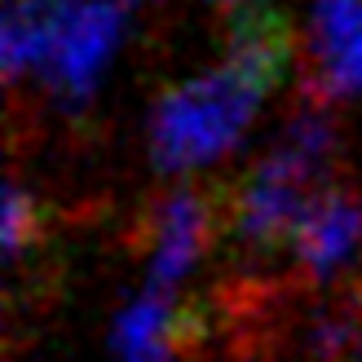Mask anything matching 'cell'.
I'll list each match as a JSON object with an SVG mask.
<instances>
[{
	"label": "cell",
	"mask_w": 362,
	"mask_h": 362,
	"mask_svg": "<svg viewBox=\"0 0 362 362\" xmlns=\"http://www.w3.org/2000/svg\"><path fill=\"white\" fill-rule=\"evenodd\" d=\"M287 66V27L265 9L234 18L230 49L212 71L173 84L151 111L146 146L159 173H190L216 164L239 146Z\"/></svg>",
	"instance_id": "6da1fadb"
},
{
	"label": "cell",
	"mask_w": 362,
	"mask_h": 362,
	"mask_svg": "<svg viewBox=\"0 0 362 362\" xmlns=\"http://www.w3.org/2000/svg\"><path fill=\"white\" fill-rule=\"evenodd\" d=\"M332 164H336V129L314 102L292 115L274 151L243 177L239 194L230 199V234L252 252H274L283 243L292 247L305 216L332 190L327 186Z\"/></svg>",
	"instance_id": "7a4b0ae2"
},
{
	"label": "cell",
	"mask_w": 362,
	"mask_h": 362,
	"mask_svg": "<svg viewBox=\"0 0 362 362\" xmlns=\"http://www.w3.org/2000/svg\"><path fill=\"white\" fill-rule=\"evenodd\" d=\"M124 31H129V0H58L35 80L62 111H80L84 102H93L106 66L115 62Z\"/></svg>",
	"instance_id": "3957f363"
},
{
	"label": "cell",
	"mask_w": 362,
	"mask_h": 362,
	"mask_svg": "<svg viewBox=\"0 0 362 362\" xmlns=\"http://www.w3.org/2000/svg\"><path fill=\"white\" fill-rule=\"evenodd\" d=\"M146 230H151V261H146L151 287L155 292H173L194 269V261L212 247L216 208L194 186H177L151 208Z\"/></svg>",
	"instance_id": "277c9868"
},
{
	"label": "cell",
	"mask_w": 362,
	"mask_h": 362,
	"mask_svg": "<svg viewBox=\"0 0 362 362\" xmlns=\"http://www.w3.org/2000/svg\"><path fill=\"white\" fill-rule=\"evenodd\" d=\"M305 58L318 102L362 98V0H314Z\"/></svg>",
	"instance_id": "5b68a950"
},
{
	"label": "cell",
	"mask_w": 362,
	"mask_h": 362,
	"mask_svg": "<svg viewBox=\"0 0 362 362\" xmlns=\"http://www.w3.org/2000/svg\"><path fill=\"white\" fill-rule=\"evenodd\" d=\"M199 336V322L173 292L146 287L129 310L115 318V354L119 362H173L186 340Z\"/></svg>",
	"instance_id": "8992f818"
},
{
	"label": "cell",
	"mask_w": 362,
	"mask_h": 362,
	"mask_svg": "<svg viewBox=\"0 0 362 362\" xmlns=\"http://www.w3.org/2000/svg\"><path fill=\"white\" fill-rule=\"evenodd\" d=\"M362 239V208L345 190H327L305 216V226L292 239V257L310 279H327L336 265L349 261V252Z\"/></svg>",
	"instance_id": "52a82bcc"
},
{
	"label": "cell",
	"mask_w": 362,
	"mask_h": 362,
	"mask_svg": "<svg viewBox=\"0 0 362 362\" xmlns=\"http://www.w3.org/2000/svg\"><path fill=\"white\" fill-rule=\"evenodd\" d=\"M53 13H58V0H9L5 23H0V62L9 80H27L40 71Z\"/></svg>",
	"instance_id": "ba28073f"
},
{
	"label": "cell",
	"mask_w": 362,
	"mask_h": 362,
	"mask_svg": "<svg viewBox=\"0 0 362 362\" xmlns=\"http://www.w3.org/2000/svg\"><path fill=\"white\" fill-rule=\"evenodd\" d=\"M35 226H40L35 199L13 181L5 190V247H9V257H23V247L35 243Z\"/></svg>",
	"instance_id": "9c48e42d"
},
{
	"label": "cell",
	"mask_w": 362,
	"mask_h": 362,
	"mask_svg": "<svg viewBox=\"0 0 362 362\" xmlns=\"http://www.w3.org/2000/svg\"><path fill=\"white\" fill-rule=\"evenodd\" d=\"M212 5H226V9H247L252 0H212Z\"/></svg>",
	"instance_id": "30bf717a"
},
{
	"label": "cell",
	"mask_w": 362,
	"mask_h": 362,
	"mask_svg": "<svg viewBox=\"0 0 362 362\" xmlns=\"http://www.w3.org/2000/svg\"><path fill=\"white\" fill-rule=\"evenodd\" d=\"M354 362H362V354H358V358H354Z\"/></svg>",
	"instance_id": "8fae6325"
}]
</instances>
